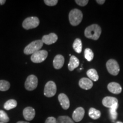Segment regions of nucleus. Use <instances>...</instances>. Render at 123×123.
I'll return each mask as SVG.
<instances>
[{
	"instance_id": "obj_24",
	"label": "nucleus",
	"mask_w": 123,
	"mask_h": 123,
	"mask_svg": "<svg viewBox=\"0 0 123 123\" xmlns=\"http://www.w3.org/2000/svg\"><path fill=\"white\" fill-rule=\"evenodd\" d=\"M10 84L9 81L5 80H0V91H6L10 88Z\"/></svg>"
},
{
	"instance_id": "obj_9",
	"label": "nucleus",
	"mask_w": 123,
	"mask_h": 123,
	"mask_svg": "<svg viewBox=\"0 0 123 123\" xmlns=\"http://www.w3.org/2000/svg\"><path fill=\"white\" fill-rule=\"evenodd\" d=\"M84 114H85V110L83 108L78 107L74 111L73 113V119L76 122H79L83 119Z\"/></svg>"
},
{
	"instance_id": "obj_1",
	"label": "nucleus",
	"mask_w": 123,
	"mask_h": 123,
	"mask_svg": "<svg viewBox=\"0 0 123 123\" xmlns=\"http://www.w3.org/2000/svg\"><path fill=\"white\" fill-rule=\"evenodd\" d=\"M101 33V27L97 24H93L89 26L84 31V35L86 38L95 41L99 39Z\"/></svg>"
},
{
	"instance_id": "obj_23",
	"label": "nucleus",
	"mask_w": 123,
	"mask_h": 123,
	"mask_svg": "<svg viewBox=\"0 0 123 123\" xmlns=\"http://www.w3.org/2000/svg\"><path fill=\"white\" fill-rule=\"evenodd\" d=\"M56 123H75L71 118L67 116H60L56 119Z\"/></svg>"
},
{
	"instance_id": "obj_2",
	"label": "nucleus",
	"mask_w": 123,
	"mask_h": 123,
	"mask_svg": "<svg viewBox=\"0 0 123 123\" xmlns=\"http://www.w3.org/2000/svg\"><path fill=\"white\" fill-rule=\"evenodd\" d=\"M69 21L70 24L76 26L80 24L83 19V13L81 10L78 9H74L69 13Z\"/></svg>"
},
{
	"instance_id": "obj_15",
	"label": "nucleus",
	"mask_w": 123,
	"mask_h": 123,
	"mask_svg": "<svg viewBox=\"0 0 123 123\" xmlns=\"http://www.w3.org/2000/svg\"><path fill=\"white\" fill-rule=\"evenodd\" d=\"M108 90L113 94H119L122 91V88L119 83L116 82H111L108 84Z\"/></svg>"
},
{
	"instance_id": "obj_16",
	"label": "nucleus",
	"mask_w": 123,
	"mask_h": 123,
	"mask_svg": "<svg viewBox=\"0 0 123 123\" xmlns=\"http://www.w3.org/2000/svg\"><path fill=\"white\" fill-rule=\"evenodd\" d=\"M64 63V58L63 55L58 54L55 56L53 61V66L55 69H61Z\"/></svg>"
},
{
	"instance_id": "obj_28",
	"label": "nucleus",
	"mask_w": 123,
	"mask_h": 123,
	"mask_svg": "<svg viewBox=\"0 0 123 123\" xmlns=\"http://www.w3.org/2000/svg\"><path fill=\"white\" fill-rule=\"evenodd\" d=\"M75 2L80 6H85L88 4V0H76Z\"/></svg>"
},
{
	"instance_id": "obj_8",
	"label": "nucleus",
	"mask_w": 123,
	"mask_h": 123,
	"mask_svg": "<svg viewBox=\"0 0 123 123\" xmlns=\"http://www.w3.org/2000/svg\"><path fill=\"white\" fill-rule=\"evenodd\" d=\"M38 78L34 75H30L27 77L25 83V87L27 91H33L37 87Z\"/></svg>"
},
{
	"instance_id": "obj_6",
	"label": "nucleus",
	"mask_w": 123,
	"mask_h": 123,
	"mask_svg": "<svg viewBox=\"0 0 123 123\" xmlns=\"http://www.w3.org/2000/svg\"><path fill=\"white\" fill-rule=\"evenodd\" d=\"M48 56V52L44 50L38 51L31 56V61L35 63H39L44 61Z\"/></svg>"
},
{
	"instance_id": "obj_31",
	"label": "nucleus",
	"mask_w": 123,
	"mask_h": 123,
	"mask_svg": "<svg viewBox=\"0 0 123 123\" xmlns=\"http://www.w3.org/2000/svg\"><path fill=\"white\" fill-rule=\"evenodd\" d=\"M5 2H6L5 0H0V6L4 5L5 4Z\"/></svg>"
},
{
	"instance_id": "obj_26",
	"label": "nucleus",
	"mask_w": 123,
	"mask_h": 123,
	"mask_svg": "<svg viewBox=\"0 0 123 123\" xmlns=\"http://www.w3.org/2000/svg\"><path fill=\"white\" fill-rule=\"evenodd\" d=\"M9 121V117L7 113L4 111L0 110V122L6 123Z\"/></svg>"
},
{
	"instance_id": "obj_30",
	"label": "nucleus",
	"mask_w": 123,
	"mask_h": 123,
	"mask_svg": "<svg viewBox=\"0 0 123 123\" xmlns=\"http://www.w3.org/2000/svg\"><path fill=\"white\" fill-rule=\"evenodd\" d=\"M105 2V0H96V2L100 5H103Z\"/></svg>"
},
{
	"instance_id": "obj_10",
	"label": "nucleus",
	"mask_w": 123,
	"mask_h": 123,
	"mask_svg": "<svg viewBox=\"0 0 123 123\" xmlns=\"http://www.w3.org/2000/svg\"><path fill=\"white\" fill-rule=\"evenodd\" d=\"M58 36L55 33H50L48 35H45L43 36L42 41L43 43H45L47 45H50L53 43H55L58 40Z\"/></svg>"
},
{
	"instance_id": "obj_12",
	"label": "nucleus",
	"mask_w": 123,
	"mask_h": 123,
	"mask_svg": "<svg viewBox=\"0 0 123 123\" xmlns=\"http://www.w3.org/2000/svg\"><path fill=\"white\" fill-rule=\"evenodd\" d=\"M58 100L63 110H67L70 107V100L68 96L64 93H60L58 96Z\"/></svg>"
},
{
	"instance_id": "obj_18",
	"label": "nucleus",
	"mask_w": 123,
	"mask_h": 123,
	"mask_svg": "<svg viewBox=\"0 0 123 123\" xmlns=\"http://www.w3.org/2000/svg\"><path fill=\"white\" fill-rule=\"evenodd\" d=\"M119 107V103H117L115 104L114 106L110 108L109 110V113L110 115V119L111 120L114 122L116 120L117 117V110Z\"/></svg>"
},
{
	"instance_id": "obj_34",
	"label": "nucleus",
	"mask_w": 123,
	"mask_h": 123,
	"mask_svg": "<svg viewBox=\"0 0 123 123\" xmlns=\"http://www.w3.org/2000/svg\"><path fill=\"white\" fill-rule=\"evenodd\" d=\"M0 123H2V122H0Z\"/></svg>"
},
{
	"instance_id": "obj_3",
	"label": "nucleus",
	"mask_w": 123,
	"mask_h": 123,
	"mask_svg": "<svg viewBox=\"0 0 123 123\" xmlns=\"http://www.w3.org/2000/svg\"><path fill=\"white\" fill-rule=\"evenodd\" d=\"M43 43L42 40H36L29 43L27 46H26L24 49V52L26 55L33 54L34 53H36L38 51L41 50L42 48Z\"/></svg>"
},
{
	"instance_id": "obj_4",
	"label": "nucleus",
	"mask_w": 123,
	"mask_h": 123,
	"mask_svg": "<svg viewBox=\"0 0 123 123\" xmlns=\"http://www.w3.org/2000/svg\"><path fill=\"white\" fill-rule=\"evenodd\" d=\"M39 25V19L37 17H30L24 20L22 23V27L26 30L34 29Z\"/></svg>"
},
{
	"instance_id": "obj_14",
	"label": "nucleus",
	"mask_w": 123,
	"mask_h": 123,
	"mask_svg": "<svg viewBox=\"0 0 123 123\" xmlns=\"http://www.w3.org/2000/svg\"><path fill=\"white\" fill-rule=\"evenodd\" d=\"M118 103V100L116 98L111 96L105 97L102 100V104L104 107L107 108H111L115 104Z\"/></svg>"
},
{
	"instance_id": "obj_21",
	"label": "nucleus",
	"mask_w": 123,
	"mask_h": 123,
	"mask_svg": "<svg viewBox=\"0 0 123 123\" xmlns=\"http://www.w3.org/2000/svg\"><path fill=\"white\" fill-rule=\"evenodd\" d=\"M73 47L74 50L75 51V52L78 54H80L82 51V42L80 39L79 38H76L74 42L73 43Z\"/></svg>"
},
{
	"instance_id": "obj_7",
	"label": "nucleus",
	"mask_w": 123,
	"mask_h": 123,
	"mask_svg": "<svg viewBox=\"0 0 123 123\" xmlns=\"http://www.w3.org/2000/svg\"><path fill=\"white\" fill-rule=\"evenodd\" d=\"M56 86L53 81H49L44 86V95L47 98H51L56 94Z\"/></svg>"
},
{
	"instance_id": "obj_13",
	"label": "nucleus",
	"mask_w": 123,
	"mask_h": 123,
	"mask_svg": "<svg viewBox=\"0 0 123 123\" xmlns=\"http://www.w3.org/2000/svg\"><path fill=\"white\" fill-rule=\"evenodd\" d=\"M79 85L81 88L83 89V90H88L91 88L93 86V82L89 78H83L80 79Z\"/></svg>"
},
{
	"instance_id": "obj_32",
	"label": "nucleus",
	"mask_w": 123,
	"mask_h": 123,
	"mask_svg": "<svg viewBox=\"0 0 123 123\" xmlns=\"http://www.w3.org/2000/svg\"><path fill=\"white\" fill-rule=\"evenodd\" d=\"M17 123H30L28 121H18Z\"/></svg>"
},
{
	"instance_id": "obj_25",
	"label": "nucleus",
	"mask_w": 123,
	"mask_h": 123,
	"mask_svg": "<svg viewBox=\"0 0 123 123\" xmlns=\"http://www.w3.org/2000/svg\"><path fill=\"white\" fill-rule=\"evenodd\" d=\"M94 54H93V51H92L91 49L87 48L84 50V57L87 61L91 62L93 59Z\"/></svg>"
},
{
	"instance_id": "obj_22",
	"label": "nucleus",
	"mask_w": 123,
	"mask_h": 123,
	"mask_svg": "<svg viewBox=\"0 0 123 123\" xmlns=\"http://www.w3.org/2000/svg\"><path fill=\"white\" fill-rule=\"evenodd\" d=\"M17 105V102L14 99H10L7 100L5 103L4 104V108L6 110H10L12 109L15 108Z\"/></svg>"
},
{
	"instance_id": "obj_27",
	"label": "nucleus",
	"mask_w": 123,
	"mask_h": 123,
	"mask_svg": "<svg viewBox=\"0 0 123 123\" xmlns=\"http://www.w3.org/2000/svg\"><path fill=\"white\" fill-rule=\"evenodd\" d=\"M44 4L49 6H54L58 4V0H44Z\"/></svg>"
},
{
	"instance_id": "obj_20",
	"label": "nucleus",
	"mask_w": 123,
	"mask_h": 123,
	"mask_svg": "<svg viewBox=\"0 0 123 123\" xmlns=\"http://www.w3.org/2000/svg\"><path fill=\"white\" fill-rule=\"evenodd\" d=\"M87 75L89 79L91 80L92 81H96L99 80V75L95 69L91 68L88 70L87 71Z\"/></svg>"
},
{
	"instance_id": "obj_19",
	"label": "nucleus",
	"mask_w": 123,
	"mask_h": 123,
	"mask_svg": "<svg viewBox=\"0 0 123 123\" xmlns=\"http://www.w3.org/2000/svg\"><path fill=\"white\" fill-rule=\"evenodd\" d=\"M88 115L91 119L93 120H97L100 117L101 112L100 111L96 110L94 108H91L89 110Z\"/></svg>"
},
{
	"instance_id": "obj_5",
	"label": "nucleus",
	"mask_w": 123,
	"mask_h": 123,
	"mask_svg": "<svg viewBox=\"0 0 123 123\" xmlns=\"http://www.w3.org/2000/svg\"><path fill=\"white\" fill-rule=\"evenodd\" d=\"M106 67L108 73L112 75L116 76L120 72V67L116 60L111 59L107 62Z\"/></svg>"
},
{
	"instance_id": "obj_11",
	"label": "nucleus",
	"mask_w": 123,
	"mask_h": 123,
	"mask_svg": "<svg viewBox=\"0 0 123 123\" xmlns=\"http://www.w3.org/2000/svg\"><path fill=\"white\" fill-rule=\"evenodd\" d=\"M23 115L26 121H31L34 118L35 111L31 107H26L23 111Z\"/></svg>"
},
{
	"instance_id": "obj_29",
	"label": "nucleus",
	"mask_w": 123,
	"mask_h": 123,
	"mask_svg": "<svg viewBox=\"0 0 123 123\" xmlns=\"http://www.w3.org/2000/svg\"><path fill=\"white\" fill-rule=\"evenodd\" d=\"M45 123H56V119L54 117H49L46 120Z\"/></svg>"
},
{
	"instance_id": "obj_33",
	"label": "nucleus",
	"mask_w": 123,
	"mask_h": 123,
	"mask_svg": "<svg viewBox=\"0 0 123 123\" xmlns=\"http://www.w3.org/2000/svg\"><path fill=\"white\" fill-rule=\"evenodd\" d=\"M116 123H123L122 122H121V121H117Z\"/></svg>"
},
{
	"instance_id": "obj_17",
	"label": "nucleus",
	"mask_w": 123,
	"mask_h": 123,
	"mask_svg": "<svg viewBox=\"0 0 123 123\" xmlns=\"http://www.w3.org/2000/svg\"><path fill=\"white\" fill-rule=\"evenodd\" d=\"M79 65V61L75 56H71L70 57V62L68 64V70L72 71L74 69H75L78 67Z\"/></svg>"
}]
</instances>
